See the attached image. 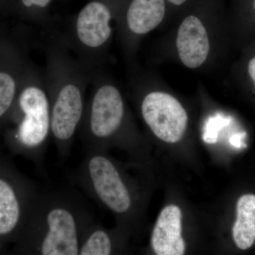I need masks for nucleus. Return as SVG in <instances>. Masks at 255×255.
<instances>
[{"label": "nucleus", "instance_id": "1", "mask_svg": "<svg viewBox=\"0 0 255 255\" xmlns=\"http://www.w3.org/2000/svg\"><path fill=\"white\" fill-rule=\"evenodd\" d=\"M43 70L49 99L51 139L61 159L69 157L85 107L91 79L72 54L63 33L46 30Z\"/></svg>", "mask_w": 255, "mask_h": 255}, {"label": "nucleus", "instance_id": "2", "mask_svg": "<svg viewBox=\"0 0 255 255\" xmlns=\"http://www.w3.org/2000/svg\"><path fill=\"white\" fill-rule=\"evenodd\" d=\"M96 221L85 203L66 188L39 190L26 219L24 248L38 255H78L82 238Z\"/></svg>", "mask_w": 255, "mask_h": 255}, {"label": "nucleus", "instance_id": "3", "mask_svg": "<svg viewBox=\"0 0 255 255\" xmlns=\"http://www.w3.org/2000/svg\"><path fill=\"white\" fill-rule=\"evenodd\" d=\"M125 0H89L70 18L63 33L67 46L91 82L105 71L113 36L112 21Z\"/></svg>", "mask_w": 255, "mask_h": 255}, {"label": "nucleus", "instance_id": "4", "mask_svg": "<svg viewBox=\"0 0 255 255\" xmlns=\"http://www.w3.org/2000/svg\"><path fill=\"white\" fill-rule=\"evenodd\" d=\"M17 126L14 138L18 147L41 167L51 139L49 99L43 70L29 64L14 104Z\"/></svg>", "mask_w": 255, "mask_h": 255}, {"label": "nucleus", "instance_id": "5", "mask_svg": "<svg viewBox=\"0 0 255 255\" xmlns=\"http://www.w3.org/2000/svg\"><path fill=\"white\" fill-rule=\"evenodd\" d=\"M78 134L85 152L105 150L128 128L125 100L119 87L102 72L92 79ZM125 135V134H124Z\"/></svg>", "mask_w": 255, "mask_h": 255}, {"label": "nucleus", "instance_id": "6", "mask_svg": "<svg viewBox=\"0 0 255 255\" xmlns=\"http://www.w3.org/2000/svg\"><path fill=\"white\" fill-rule=\"evenodd\" d=\"M70 174L73 184L119 216L131 211L133 196L122 171L105 150H92Z\"/></svg>", "mask_w": 255, "mask_h": 255}, {"label": "nucleus", "instance_id": "7", "mask_svg": "<svg viewBox=\"0 0 255 255\" xmlns=\"http://www.w3.org/2000/svg\"><path fill=\"white\" fill-rule=\"evenodd\" d=\"M140 108L144 122L156 137L169 143H176L182 138L188 116L173 96L162 92H149L142 97Z\"/></svg>", "mask_w": 255, "mask_h": 255}, {"label": "nucleus", "instance_id": "8", "mask_svg": "<svg viewBox=\"0 0 255 255\" xmlns=\"http://www.w3.org/2000/svg\"><path fill=\"white\" fill-rule=\"evenodd\" d=\"M167 5V0H125L117 18L128 49L163 21Z\"/></svg>", "mask_w": 255, "mask_h": 255}, {"label": "nucleus", "instance_id": "9", "mask_svg": "<svg viewBox=\"0 0 255 255\" xmlns=\"http://www.w3.org/2000/svg\"><path fill=\"white\" fill-rule=\"evenodd\" d=\"M31 61L17 45L0 36V121L11 112Z\"/></svg>", "mask_w": 255, "mask_h": 255}, {"label": "nucleus", "instance_id": "10", "mask_svg": "<svg viewBox=\"0 0 255 255\" xmlns=\"http://www.w3.org/2000/svg\"><path fill=\"white\" fill-rule=\"evenodd\" d=\"M39 191L32 184L22 189L0 177V237L10 236L21 225L23 216L28 217L32 204Z\"/></svg>", "mask_w": 255, "mask_h": 255}, {"label": "nucleus", "instance_id": "11", "mask_svg": "<svg viewBox=\"0 0 255 255\" xmlns=\"http://www.w3.org/2000/svg\"><path fill=\"white\" fill-rule=\"evenodd\" d=\"M178 55L184 66L196 69L209 58L210 41L207 30L199 16L189 14L178 28L176 39Z\"/></svg>", "mask_w": 255, "mask_h": 255}, {"label": "nucleus", "instance_id": "12", "mask_svg": "<svg viewBox=\"0 0 255 255\" xmlns=\"http://www.w3.org/2000/svg\"><path fill=\"white\" fill-rule=\"evenodd\" d=\"M182 211L169 205L159 214L151 237V246L156 255H182L185 243L182 236Z\"/></svg>", "mask_w": 255, "mask_h": 255}, {"label": "nucleus", "instance_id": "13", "mask_svg": "<svg viewBox=\"0 0 255 255\" xmlns=\"http://www.w3.org/2000/svg\"><path fill=\"white\" fill-rule=\"evenodd\" d=\"M233 237L236 246L246 251L255 241V195L245 194L238 199L237 219L233 225Z\"/></svg>", "mask_w": 255, "mask_h": 255}, {"label": "nucleus", "instance_id": "14", "mask_svg": "<svg viewBox=\"0 0 255 255\" xmlns=\"http://www.w3.org/2000/svg\"><path fill=\"white\" fill-rule=\"evenodd\" d=\"M14 14L21 19L42 29L53 28L50 15L53 0H10Z\"/></svg>", "mask_w": 255, "mask_h": 255}, {"label": "nucleus", "instance_id": "15", "mask_svg": "<svg viewBox=\"0 0 255 255\" xmlns=\"http://www.w3.org/2000/svg\"><path fill=\"white\" fill-rule=\"evenodd\" d=\"M114 234L95 221L82 238L79 255H109L115 251Z\"/></svg>", "mask_w": 255, "mask_h": 255}, {"label": "nucleus", "instance_id": "16", "mask_svg": "<svg viewBox=\"0 0 255 255\" xmlns=\"http://www.w3.org/2000/svg\"><path fill=\"white\" fill-rule=\"evenodd\" d=\"M14 14L10 0H0V14Z\"/></svg>", "mask_w": 255, "mask_h": 255}, {"label": "nucleus", "instance_id": "17", "mask_svg": "<svg viewBox=\"0 0 255 255\" xmlns=\"http://www.w3.org/2000/svg\"><path fill=\"white\" fill-rule=\"evenodd\" d=\"M243 139V135L241 134H238V135H233L231 139H230V142L232 144L233 146H235L238 148H241V147H244V143H243L242 140Z\"/></svg>", "mask_w": 255, "mask_h": 255}, {"label": "nucleus", "instance_id": "18", "mask_svg": "<svg viewBox=\"0 0 255 255\" xmlns=\"http://www.w3.org/2000/svg\"><path fill=\"white\" fill-rule=\"evenodd\" d=\"M248 72L252 81L255 85V56L250 60L248 65Z\"/></svg>", "mask_w": 255, "mask_h": 255}, {"label": "nucleus", "instance_id": "19", "mask_svg": "<svg viewBox=\"0 0 255 255\" xmlns=\"http://www.w3.org/2000/svg\"><path fill=\"white\" fill-rule=\"evenodd\" d=\"M191 0H167V4L173 7H181L189 3Z\"/></svg>", "mask_w": 255, "mask_h": 255}, {"label": "nucleus", "instance_id": "20", "mask_svg": "<svg viewBox=\"0 0 255 255\" xmlns=\"http://www.w3.org/2000/svg\"><path fill=\"white\" fill-rule=\"evenodd\" d=\"M253 8L255 11V0H253Z\"/></svg>", "mask_w": 255, "mask_h": 255}]
</instances>
